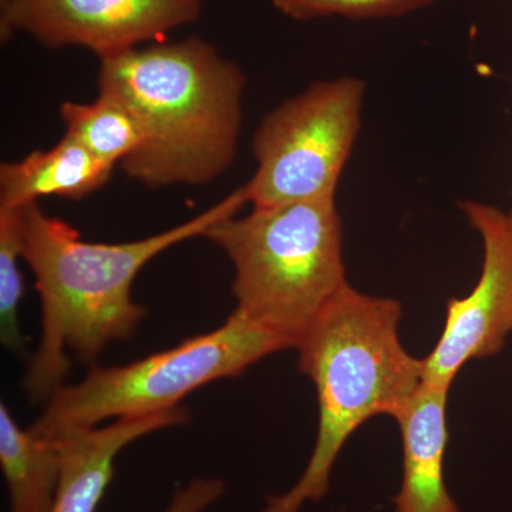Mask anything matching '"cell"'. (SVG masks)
<instances>
[{"mask_svg": "<svg viewBox=\"0 0 512 512\" xmlns=\"http://www.w3.org/2000/svg\"><path fill=\"white\" fill-rule=\"evenodd\" d=\"M460 208L483 242V266L473 291L448 299L443 332L423 357L424 383L447 389L471 360L498 355L512 336L511 215L474 200Z\"/></svg>", "mask_w": 512, "mask_h": 512, "instance_id": "ba28073f", "label": "cell"}, {"mask_svg": "<svg viewBox=\"0 0 512 512\" xmlns=\"http://www.w3.org/2000/svg\"><path fill=\"white\" fill-rule=\"evenodd\" d=\"M6 2V0H0V3Z\"/></svg>", "mask_w": 512, "mask_h": 512, "instance_id": "e0dca14e", "label": "cell"}, {"mask_svg": "<svg viewBox=\"0 0 512 512\" xmlns=\"http://www.w3.org/2000/svg\"><path fill=\"white\" fill-rule=\"evenodd\" d=\"M450 390L423 382L394 417L403 447L402 487L393 500L394 512H461L444 477Z\"/></svg>", "mask_w": 512, "mask_h": 512, "instance_id": "30bf717a", "label": "cell"}, {"mask_svg": "<svg viewBox=\"0 0 512 512\" xmlns=\"http://www.w3.org/2000/svg\"><path fill=\"white\" fill-rule=\"evenodd\" d=\"M403 309L346 284L296 343L299 370L315 386L319 426L308 466L291 490L261 512H299L329 491L346 441L367 420L397 416L423 384V359L400 339Z\"/></svg>", "mask_w": 512, "mask_h": 512, "instance_id": "3957f363", "label": "cell"}, {"mask_svg": "<svg viewBox=\"0 0 512 512\" xmlns=\"http://www.w3.org/2000/svg\"><path fill=\"white\" fill-rule=\"evenodd\" d=\"M59 114L64 134L114 167L146 143V133L136 113L114 94L99 92L90 103L64 101Z\"/></svg>", "mask_w": 512, "mask_h": 512, "instance_id": "4fadbf2b", "label": "cell"}, {"mask_svg": "<svg viewBox=\"0 0 512 512\" xmlns=\"http://www.w3.org/2000/svg\"><path fill=\"white\" fill-rule=\"evenodd\" d=\"M204 0H6L0 36L26 35L49 49L84 47L99 59L160 42L201 16Z\"/></svg>", "mask_w": 512, "mask_h": 512, "instance_id": "52a82bcc", "label": "cell"}, {"mask_svg": "<svg viewBox=\"0 0 512 512\" xmlns=\"http://www.w3.org/2000/svg\"><path fill=\"white\" fill-rule=\"evenodd\" d=\"M187 419L188 413L177 407L147 416L123 417L106 426L70 430L55 437L60 480L52 512H97L121 450L147 434Z\"/></svg>", "mask_w": 512, "mask_h": 512, "instance_id": "9c48e42d", "label": "cell"}, {"mask_svg": "<svg viewBox=\"0 0 512 512\" xmlns=\"http://www.w3.org/2000/svg\"><path fill=\"white\" fill-rule=\"evenodd\" d=\"M204 238L234 266L235 313L291 340L293 349L346 284L336 198L252 207Z\"/></svg>", "mask_w": 512, "mask_h": 512, "instance_id": "277c9868", "label": "cell"}, {"mask_svg": "<svg viewBox=\"0 0 512 512\" xmlns=\"http://www.w3.org/2000/svg\"><path fill=\"white\" fill-rule=\"evenodd\" d=\"M286 18L318 20L345 18L349 20H375L400 18L424 8L436 0H269Z\"/></svg>", "mask_w": 512, "mask_h": 512, "instance_id": "9a60e30c", "label": "cell"}, {"mask_svg": "<svg viewBox=\"0 0 512 512\" xmlns=\"http://www.w3.org/2000/svg\"><path fill=\"white\" fill-rule=\"evenodd\" d=\"M113 171L114 165L64 134L49 150L0 165V205L25 207L45 197L83 200L100 190Z\"/></svg>", "mask_w": 512, "mask_h": 512, "instance_id": "8fae6325", "label": "cell"}, {"mask_svg": "<svg viewBox=\"0 0 512 512\" xmlns=\"http://www.w3.org/2000/svg\"><path fill=\"white\" fill-rule=\"evenodd\" d=\"M23 259V207L0 205V336L6 348L23 346L19 326L23 276L19 262Z\"/></svg>", "mask_w": 512, "mask_h": 512, "instance_id": "5bb4252c", "label": "cell"}, {"mask_svg": "<svg viewBox=\"0 0 512 512\" xmlns=\"http://www.w3.org/2000/svg\"><path fill=\"white\" fill-rule=\"evenodd\" d=\"M248 204L244 187L197 217L151 237L121 244L83 241L79 231L47 215L39 202L23 207V261L39 292V345L25 387L35 400H49L70 367L67 350L92 363L116 340L133 335L146 312L133 299L137 275L167 249L204 237L224 218Z\"/></svg>", "mask_w": 512, "mask_h": 512, "instance_id": "6da1fadb", "label": "cell"}, {"mask_svg": "<svg viewBox=\"0 0 512 512\" xmlns=\"http://www.w3.org/2000/svg\"><path fill=\"white\" fill-rule=\"evenodd\" d=\"M224 493V483L217 478H198L175 494L165 512H202Z\"/></svg>", "mask_w": 512, "mask_h": 512, "instance_id": "2e32d148", "label": "cell"}, {"mask_svg": "<svg viewBox=\"0 0 512 512\" xmlns=\"http://www.w3.org/2000/svg\"><path fill=\"white\" fill-rule=\"evenodd\" d=\"M511 218H512V212H510Z\"/></svg>", "mask_w": 512, "mask_h": 512, "instance_id": "ac0fdd59", "label": "cell"}, {"mask_svg": "<svg viewBox=\"0 0 512 512\" xmlns=\"http://www.w3.org/2000/svg\"><path fill=\"white\" fill-rule=\"evenodd\" d=\"M99 92L136 113L146 143L120 164L147 188L210 184L237 158L247 77L200 37L99 59Z\"/></svg>", "mask_w": 512, "mask_h": 512, "instance_id": "7a4b0ae2", "label": "cell"}, {"mask_svg": "<svg viewBox=\"0 0 512 512\" xmlns=\"http://www.w3.org/2000/svg\"><path fill=\"white\" fill-rule=\"evenodd\" d=\"M293 349L291 340L232 312L220 328L123 366H94L82 382L57 389L30 430L55 439L103 421L180 407L205 384L242 375L265 357Z\"/></svg>", "mask_w": 512, "mask_h": 512, "instance_id": "5b68a950", "label": "cell"}, {"mask_svg": "<svg viewBox=\"0 0 512 512\" xmlns=\"http://www.w3.org/2000/svg\"><path fill=\"white\" fill-rule=\"evenodd\" d=\"M0 466L9 512H52L60 480L57 441L23 430L5 404L0 406Z\"/></svg>", "mask_w": 512, "mask_h": 512, "instance_id": "7c38bea8", "label": "cell"}, {"mask_svg": "<svg viewBox=\"0 0 512 512\" xmlns=\"http://www.w3.org/2000/svg\"><path fill=\"white\" fill-rule=\"evenodd\" d=\"M365 82L318 80L265 114L252 138L256 168L242 185L252 207L336 198L362 130Z\"/></svg>", "mask_w": 512, "mask_h": 512, "instance_id": "8992f818", "label": "cell"}]
</instances>
